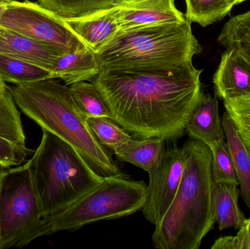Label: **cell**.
<instances>
[{"label":"cell","mask_w":250,"mask_h":249,"mask_svg":"<svg viewBox=\"0 0 250 249\" xmlns=\"http://www.w3.org/2000/svg\"><path fill=\"white\" fill-rule=\"evenodd\" d=\"M203 70L192 63L169 69H101L92 80L112 119L136 138L176 141L202 93Z\"/></svg>","instance_id":"6da1fadb"},{"label":"cell","mask_w":250,"mask_h":249,"mask_svg":"<svg viewBox=\"0 0 250 249\" xmlns=\"http://www.w3.org/2000/svg\"><path fill=\"white\" fill-rule=\"evenodd\" d=\"M182 149L185 162L180 185L151 237L157 249H198L216 222L211 203V150L191 138Z\"/></svg>","instance_id":"7a4b0ae2"},{"label":"cell","mask_w":250,"mask_h":249,"mask_svg":"<svg viewBox=\"0 0 250 249\" xmlns=\"http://www.w3.org/2000/svg\"><path fill=\"white\" fill-rule=\"evenodd\" d=\"M19 109L42 130L73 146L102 178L125 175L109 151L94 137L73 99L70 87L53 79L9 86Z\"/></svg>","instance_id":"3957f363"},{"label":"cell","mask_w":250,"mask_h":249,"mask_svg":"<svg viewBox=\"0 0 250 249\" xmlns=\"http://www.w3.org/2000/svg\"><path fill=\"white\" fill-rule=\"evenodd\" d=\"M201 51L187 20L122 31L95 53L101 69L152 70L191 64Z\"/></svg>","instance_id":"277c9868"},{"label":"cell","mask_w":250,"mask_h":249,"mask_svg":"<svg viewBox=\"0 0 250 249\" xmlns=\"http://www.w3.org/2000/svg\"><path fill=\"white\" fill-rule=\"evenodd\" d=\"M26 163L43 219L65 210L104 178L73 146L45 130Z\"/></svg>","instance_id":"5b68a950"},{"label":"cell","mask_w":250,"mask_h":249,"mask_svg":"<svg viewBox=\"0 0 250 249\" xmlns=\"http://www.w3.org/2000/svg\"><path fill=\"white\" fill-rule=\"evenodd\" d=\"M146 200V185L144 181H132L125 175L105 177L65 210L44 219L42 237L130 216L142 210Z\"/></svg>","instance_id":"8992f818"},{"label":"cell","mask_w":250,"mask_h":249,"mask_svg":"<svg viewBox=\"0 0 250 249\" xmlns=\"http://www.w3.org/2000/svg\"><path fill=\"white\" fill-rule=\"evenodd\" d=\"M45 221L27 163L0 170V249L26 247L42 237Z\"/></svg>","instance_id":"52a82bcc"},{"label":"cell","mask_w":250,"mask_h":249,"mask_svg":"<svg viewBox=\"0 0 250 249\" xmlns=\"http://www.w3.org/2000/svg\"><path fill=\"white\" fill-rule=\"evenodd\" d=\"M0 26L58 50L62 54L83 51L87 45L65 19L31 1L12 0L0 18Z\"/></svg>","instance_id":"ba28073f"},{"label":"cell","mask_w":250,"mask_h":249,"mask_svg":"<svg viewBox=\"0 0 250 249\" xmlns=\"http://www.w3.org/2000/svg\"><path fill=\"white\" fill-rule=\"evenodd\" d=\"M185 162L182 148L166 145L158 160L148 171L146 200L141 211L146 220L155 226L161 222L176 196Z\"/></svg>","instance_id":"9c48e42d"},{"label":"cell","mask_w":250,"mask_h":249,"mask_svg":"<svg viewBox=\"0 0 250 249\" xmlns=\"http://www.w3.org/2000/svg\"><path fill=\"white\" fill-rule=\"evenodd\" d=\"M122 31L157 25L182 23L185 15L176 8L175 0H136L114 7Z\"/></svg>","instance_id":"30bf717a"},{"label":"cell","mask_w":250,"mask_h":249,"mask_svg":"<svg viewBox=\"0 0 250 249\" xmlns=\"http://www.w3.org/2000/svg\"><path fill=\"white\" fill-rule=\"evenodd\" d=\"M214 91L223 101L250 94V67L234 51L226 49L213 76Z\"/></svg>","instance_id":"8fae6325"},{"label":"cell","mask_w":250,"mask_h":249,"mask_svg":"<svg viewBox=\"0 0 250 249\" xmlns=\"http://www.w3.org/2000/svg\"><path fill=\"white\" fill-rule=\"evenodd\" d=\"M185 132L191 139L204 143L210 150L225 139L217 96H211L203 91L188 120Z\"/></svg>","instance_id":"7c38bea8"},{"label":"cell","mask_w":250,"mask_h":249,"mask_svg":"<svg viewBox=\"0 0 250 249\" xmlns=\"http://www.w3.org/2000/svg\"><path fill=\"white\" fill-rule=\"evenodd\" d=\"M0 54L23 60L51 71L57 58L63 54L50 45L1 26Z\"/></svg>","instance_id":"4fadbf2b"},{"label":"cell","mask_w":250,"mask_h":249,"mask_svg":"<svg viewBox=\"0 0 250 249\" xmlns=\"http://www.w3.org/2000/svg\"><path fill=\"white\" fill-rule=\"evenodd\" d=\"M70 29L95 52L121 32L114 7L80 19H65Z\"/></svg>","instance_id":"5bb4252c"},{"label":"cell","mask_w":250,"mask_h":249,"mask_svg":"<svg viewBox=\"0 0 250 249\" xmlns=\"http://www.w3.org/2000/svg\"><path fill=\"white\" fill-rule=\"evenodd\" d=\"M54 78H60L67 86L77 82L92 81L101 72L96 53L92 48L67 53L59 57L53 67Z\"/></svg>","instance_id":"9a60e30c"},{"label":"cell","mask_w":250,"mask_h":249,"mask_svg":"<svg viewBox=\"0 0 250 249\" xmlns=\"http://www.w3.org/2000/svg\"><path fill=\"white\" fill-rule=\"evenodd\" d=\"M239 191L236 186L213 184L211 203L219 230H239L246 222L239 204Z\"/></svg>","instance_id":"2e32d148"},{"label":"cell","mask_w":250,"mask_h":249,"mask_svg":"<svg viewBox=\"0 0 250 249\" xmlns=\"http://www.w3.org/2000/svg\"><path fill=\"white\" fill-rule=\"evenodd\" d=\"M222 122L237 174L241 194L250 210V152L226 112L223 114Z\"/></svg>","instance_id":"e0dca14e"},{"label":"cell","mask_w":250,"mask_h":249,"mask_svg":"<svg viewBox=\"0 0 250 249\" xmlns=\"http://www.w3.org/2000/svg\"><path fill=\"white\" fill-rule=\"evenodd\" d=\"M160 137L129 139L126 143L114 149L117 159L132 164L148 172L158 160L166 144Z\"/></svg>","instance_id":"ac0fdd59"},{"label":"cell","mask_w":250,"mask_h":249,"mask_svg":"<svg viewBox=\"0 0 250 249\" xmlns=\"http://www.w3.org/2000/svg\"><path fill=\"white\" fill-rule=\"evenodd\" d=\"M217 41L226 49L234 51L250 67V10L230 18Z\"/></svg>","instance_id":"d6986e66"},{"label":"cell","mask_w":250,"mask_h":249,"mask_svg":"<svg viewBox=\"0 0 250 249\" xmlns=\"http://www.w3.org/2000/svg\"><path fill=\"white\" fill-rule=\"evenodd\" d=\"M122 0H38V4L64 19H80L118 5Z\"/></svg>","instance_id":"ffe728a7"},{"label":"cell","mask_w":250,"mask_h":249,"mask_svg":"<svg viewBox=\"0 0 250 249\" xmlns=\"http://www.w3.org/2000/svg\"><path fill=\"white\" fill-rule=\"evenodd\" d=\"M0 76L15 85L54 78L51 70L2 54H0Z\"/></svg>","instance_id":"44dd1931"},{"label":"cell","mask_w":250,"mask_h":249,"mask_svg":"<svg viewBox=\"0 0 250 249\" xmlns=\"http://www.w3.org/2000/svg\"><path fill=\"white\" fill-rule=\"evenodd\" d=\"M0 137L18 147L29 150L26 146L21 113L16 107L11 92L8 96H0Z\"/></svg>","instance_id":"7402d4cb"},{"label":"cell","mask_w":250,"mask_h":249,"mask_svg":"<svg viewBox=\"0 0 250 249\" xmlns=\"http://www.w3.org/2000/svg\"><path fill=\"white\" fill-rule=\"evenodd\" d=\"M185 2L187 20L203 27L224 19L233 7L229 0H185Z\"/></svg>","instance_id":"603a6c76"},{"label":"cell","mask_w":250,"mask_h":249,"mask_svg":"<svg viewBox=\"0 0 250 249\" xmlns=\"http://www.w3.org/2000/svg\"><path fill=\"white\" fill-rule=\"evenodd\" d=\"M70 89L76 105L84 118L108 117L112 119L105 100L92 82H77L70 85Z\"/></svg>","instance_id":"cb8c5ba5"},{"label":"cell","mask_w":250,"mask_h":249,"mask_svg":"<svg viewBox=\"0 0 250 249\" xmlns=\"http://www.w3.org/2000/svg\"><path fill=\"white\" fill-rule=\"evenodd\" d=\"M86 124L98 143L109 152L126 143L132 136L108 117H86Z\"/></svg>","instance_id":"d4e9b609"},{"label":"cell","mask_w":250,"mask_h":249,"mask_svg":"<svg viewBox=\"0 0 250 249\" xmlns=\"http://www.w3.org/2000/svg\"><path fill=\"white\" fill-rule=\"evenodd\" d=\"M213 184H226L239 187L237 174L227 141L220 140L211 150Z\"/></svg>","instance_id":"484cf974"},{"label":"cell","mask_w":250,"mask_h":249,"mask_svg":"<svg viewBox=\"0 0 250 249\" xmlns=\"http://www.w3.org/2000/svg\"><path fill=\"white\" fill-rule=\"evenodd\" d=\"M226 112L250 152V94L223 101Z\"/></svg>","instance_id":"4316f807"},{"label":"cell","mask_w":250,"mask_h":249,"mask_svg":"<svg viewBox=\"0 0 250 249\" xmlns=\"http://www.w3.org/2000/svg\"><path fill=\"white\" fill-rule=\"evenodd\" d=\"M33 151L24 150L16 145L0 137V167L8 168L20 165L26 159V156Z\"/></svg>","instance_id":"83f0119b"},{"label":"cell","mask_w":250,"mask_h":249,"mask_svg":"<svg viewBox=\"0 0 250 249\" xmlns=\"http://www.w3.org/2000/svg\"><path fill=\"white\" fill-rule=\"evenodd\" d=\"M212 249H250V222L245 223L234 236H224L216 240Z\"/></svg>","instance_id":"f1b7e54d"},{"label":"cell","mask_w":250,"mask_h":249,"mask_svg":"<svg viewBox=\"0 0 250 249\" xmlns=\"http://www.w3.org/2000/svg\"><path fill=\"white\" fill-rule=\"evenodd\" d=\"M10 94L9 86L6 84L5 81L0 76V96L6 97Z\"/></svg>","instance_id":"f546056e"},{"label":"cell","mask_w":250,"mask_h":249,"mask_svg":"<svg viewBox=\"0 0 250 249\" xmlns=\"http://www.w3.org/2000/svg\"><path fill=\"white\" fill-rule=\"evenodd\" d=\"M7 7V3L0 2V18L2 16Z\"/></svg>","instance_id":"4dcf8cb0"},{"label":"cell","mask_w":250,"mask_h":249,"mask_svg":"<svg viewBox=\"0 0 250 249\" xmlns=\"http://www.w3.org/2000/svg\"><path fill=\"white\" fill-rule=\"evenodd\" d=\"M233 4V6L236 5V4H241V3L244 2V1H248V0H229Z\"/></svg>","instance_id":"1f68e13d"},{"label":"cell","mask_w":250,"mask_h":249,"mask_svg":"<svg viewBox=\"0 0 250 249\" xmlns=\"http://www.w3.org/2000/svg\"><path fill=\"white\" fill-rule=\"evenodd\" d=\"M136 1V0H122L121 2H120V3L129 2V1Z\"/></svg>","instance_id":"d6a6232c"},{"label":"cell","mask_w":250,"mask_h":249,"mask_svg":"<svg viewBox=\"0 0 250 249\" xmlns=\"http://www.w3.org/2000/svg\"><path fill=\"white\" fill-rule=\"evenodd\" d=\"M12 0H0V2L9 3Z\"/></svg>","instance_id":"836d02e7"},{"label":"cell","mask_w":250,"mask_h":249,"mask_svg":"<svg viewBox=\"0 0 250 249\" xmlns=\"http://www.w3.org/2000/svg\"><path fill=\"white\" fill-rule=\"evenodd\" d=\"M249 219V221H250V218H249V219Z\"/></svg>","instance_id":"e575fe53"}]
</instances>
